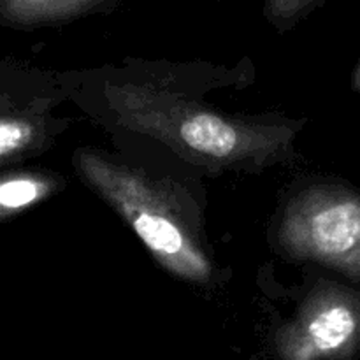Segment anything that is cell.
I'll list each match as a JSON object with an SVG mask.
<instances>
[{"label": "cell", "instance_id": "1", "mask_svg": "<svg viewBox=\"0 0 360 360\" xmlns=\"http://www.w3.org/2000/svg\"><path fill=\"white\" fill-rule=\"evenodd\" d=\"M109 94L112 108L127 127L210 164L262 160L276 155L288 141L285 129L232 122L188 102L141 88H111Z\"/></svg>", "mask_w": 360, "mask_h": 360}, {"label": "cell", "instance_id": "2", "mask_svg": "<svg viewBox=\"0 0 360 360\" xmlns=\"http://www.w3.org/2000/svg\"><path fill=\"white\" fill-rule=\"evenodd\" d=\"M77 171L130 224L137 238L167 271L202 283L211 262L171 200L137 172L94 153L77 155Z\"/></svg>", "mask_w": 360, "mask_h": 360}, {"label": "cell", "instance_id": "3", "mask_svg": "<svg viewBox=\"0 0 360 360\" xmlns=\"http://www.w3.org/2000/svg\"><path fill=\"white\" fill-rule=\"evenodd\" d=\"M278 238L294 257L350 262L360 250V202L326 192L304 193L287 210Z\"/></svg>", "mask_w": 360, "mask_h": 360}, {"label": "cell", "instance_id": "4", "mask_svg": "<svg viewBox=\"0 0 360 360\" xmlns=\"http://www.w3.org/2000/svg\"><path fill=\"white\" fill-rule=\"evenodd\" d=\"M359 329L357 313L341 301H319L308 306L292 326L278 334L281 360H319L350 345Z\"/></svg>", "mask_w": 360, "mask_h": 360}, {"label": "cell", "instance_id": "5", "mask_svg": "<svg viewBox=\"0 0 360 360\" xmlns=\"http://www.w3.org/2000/svg\"><path fill=\"white\" fill-rule=\"evenodd\" d=\"M94 0H0V20L7 23H35L76 13Z\"/></svg>", "mask_w": 360, "mask_h": 360}, {"label": "cell", "instance_id": "6", "mask_svg": "<svg viewBox=\"0 0 360 360\" xmlns=\"http://www.w3.org/2000/svg\"><path fill=\"white\" fill-rule=\"evenodd\" d=\"M51 190L49 181L35 176H14L0 181V217L25 210L44 199Z\"/></svg>", "mask_w": 360, "mask_h": 360}, {"label": "cell", "instance_id": "7", "mask_svg": "<svg viewBox=\"0 0 360 360\" xmlns=\"http://www.w3.org/2000/svg\"><path fill=\"white\" fill-rule=\"evenodd\" d=\"M32 123L18 118H0V157H9L34 141Z\"/></svg>", "mask_w": 360, "mask_h": 360}, {"label": "cell", "instance_id": "8", "mask_svg": "<svg viewBox=\"0 0 360 360\" xmlns=\"http://www.w3.org/2000/svg\"><path fill=\"white\" fill-rule=\"evenodd\" d=\"M304 2L306 0H273L276 14H281V16H285V14H292L294 11H297Z\"/></svg>", "mask_w": 360, "mask_h": 360}]
</instances>
